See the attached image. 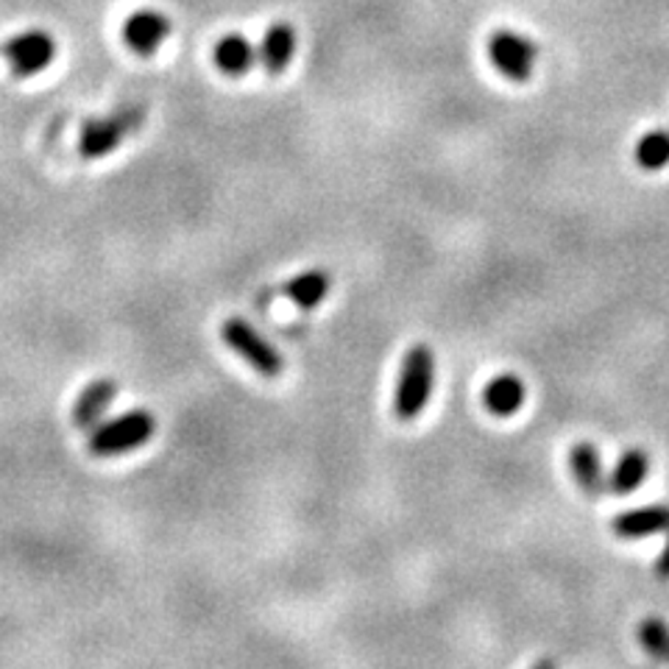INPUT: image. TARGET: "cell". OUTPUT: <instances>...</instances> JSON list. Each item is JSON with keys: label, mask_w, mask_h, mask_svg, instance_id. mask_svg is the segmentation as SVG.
Listing matches in <instances>:
<instances>
[{"label": "cell", "mask_w": 669, "mask_h": 669, "mask_svg": "<svg viewBox=\"0 0 669 669\" xmlns=\"http://www.w3.org/2000/svg\"><path fill=\"white\" fill-rule=\"evenodd\" d=\"M435 382V357L433 349L424 344L413 346L404 355L402 371H399L397 399H393V411L402 422H413L419 413L427 408L430 393H433Z\"/></svg>", "instance_id": "1"}, {"label": "cell", "mask_w": 669, "mask_h": 669, "mask_svg": "<svg viewBox=\"0 0 669 669\" xmlns=\"http://www.w3.org/2000/svg\"><path fill=\"white\" fill-rule=\"evenodd\" d=\"M669 531V508L667 505H650L636 508V511L620 513L614 519V533L620 538H645L653 533Z\"/></svg>", "instance_id": "11"}, {"label": "cell", "mask_w": 669, "mask_h": 669, "mask_svg": "<svg viewBox=\"0 0 669 669\" xmlns=\"http://www.w3.org/2000/svg\"><path fill=\"white\" fill-rule=\"evenodd\" d=\"M647 471H650V458H647L642 449H631V453L622 455L620 464H616L614 475H611L609 480V489L620 497L634 494L642 482H645Z\"/></svg>", "instance_id": "15"}, {"label": "cell", "mask_w": 669, "mask_h": 669, "mask_svg": "<svg viewBox=\"0 0 669 669\" xmlns=\"http://www.w3.org/2000/svg\"><path fill=\"white\" fill-rule=\"evenodd\" d=\"M636 163L645 170H661L669 165V132H650L636 145Z\"/></svg>", "instance_id": "16"}, {"label": "cell", "mask_w": 669, "mask_h": 669, "mask_svg": "<svg viewBox=\"0 0 669 669\" xmlns=\"http://www.w3.org/2000/svg\"><path fill=\"white\" fill-rule=\"evenodd\" d=\"M299 51V34L290 23L268 25L257 45V62H263L268 73H285Z\"/></svg>", "instance_id": "8"}, {"label": "cell", "mask_w": 669, "mask_h": 669, "mask_svg": "<svg viewBox=\"0 0 669 669\" xmlns=\"http://www.w3.org/2000/svg\"><path fill=\"white\" fill-rule=\"evenodd\" d=\"M154 433H157V422H154L152 413L132 411L112 419V422L107 424H98V427L92 430L87 449H90L92 455H98V458H112V455L140 449V446L154 438Z\"/></svg>", "instance_id": "3"}, {"label": "cell", "mask_w": 669, "mask_h": 669, "mask_svg": "<svg viewBox=\"0 0 669 669\" xmlns=\"http://www.w3.org/2000/svg\"><path fill=\"white\" fill-rule=\"evenodd\" d=\"M569 466H572V475L578 480L580 489L589 497H600L605 491V477H603V464H600L598 449L589 444V441H580L572 446V455H569Z\"/></svg>", "instance_id": "12"}, {"label": "cell", "mask_w": 669, "mask_h": 669, "mask_svg": "<svg viewBox=\"0 0 669 669\" xmlns=\"http://www.w3.org/2000/svg\"><path fill=\"white\" fill-rule=\"evenodd\" d=\"M489 56L502 76L513 81H527L533 73V59H536V45L513 31H497L489 40Z\"/></svg>", "instance_id": "6"}, {"label": "cell", "mask_w": 669, "mask_h": 669, "mask_svg": "<svg viewBox=\"0 0 669 669\" xmlns=\"http://www.w3.org/2000/svg\"><path fill=\"white\" fill-rule=\"evenodd\" d=\"M658 575H661V578H667L669 580V538H667V547H664V553H661V558H658Z\"/></svg>", "instance_id": "18"}, {"label": "cell", "mask_w": 669, "mask_h": 669, "mask_svg": "<svg viewBox=\"0 0 669 669\" xmlns=\"http://www.w3.org/2000/svg\"><path fill=\"white\" fill-rule=\"evenodd\" d=\"M330 285H332L330 274L321 271V268H313V271H304L299 274V277L290 279V282L282 288V293L288 296L296 308L310 310V308H319V304L324 302V296L330 293Z\"/></svg>", "instance_id": "14"}, {"label": "cell", "mask_w": 669, "mask_h": 669, "mask_svg": "<svg viewBox=\"0 0 669 669\" xmlns=\"http://www.w3.org/2000/svg\"><path fill=\"white\" fill-rule=\"evenodd\" d=\"M170 36V20L168 14L157 12V9H137L123 23V43L129 51L140 56H152L163 48V43Z\"/></svg>", "instance_id": "7"}, {"label": "cell", "mask_w": 669, "mask_h": 669, "mask_svg": "<svg viewBox=\"0 0 669 669\" xmlns=\"http://www.w3.org/2000/svg\"><path fill=\"white\" fill-rule=\"evenodd\" d=\"M639 642L656 661H669V627L650 616L639 625Z\"/></svg>", "instance_id": "17"}, {"label": "cell", "mask_w": 669, "mask_h": 669, "mask_svg": "<svg viewBox=\"0 0 669 669\" xmlns=\"http://www.w3.org/2000/svg\"><path fill=\"white\" fill-rule=\"evenodd\" d=\"M118 397V382L101 377V380L90 382L85 391L79 393L76 404H73V424L79 430L96 427V422L101 419V413L107 411L109 404L115 402Z\"/></svg>", "instance_id": "10"}, {"label": "cell", "mask_w": 669, "mask_h": 669, "mask_svg": "<svg viewBox=\"0 0 669 669\" xmlns=\"http://www.w3.org/2000/svg\"><path fill=\"white\" fill-rule=\"evenodd\" d=\"M482 402H486V408H489L494 416H513V413L522 408V402H525V386L519 382V377L500 375L497 380H491L489 386H486Z\"/></svg>", "instance_id": "13"}, {"label": "cell", "mask_w": 669, "mask_h": 669, "mask_svg": "<svg viewBox=\"0 0 669 669\" xmlns=\"http://www.w3.org/2000/svg\"><path fill=\"white\" fill-rule=\"evenodd\" d=\"M3 56L14 76L31 79L48 70L51 62L56 59V40L43 29H25L3 45Z\"/></svg>", "instance_id": "5"}, {"label": "cell", "mask_w": 669, "mask_h": 669, "mask_svg": "<svg viewBox=\"0 0 669 669\" xmlns=\"http://www.w3.org/2000/svg\"><path fill=\"white\" fill-rule=\"evenodd\" d=\"M533 669H555V664L549 661V658H544V661H538L536 667H533Z\"/></svg>", "instance_id": "19"}, {"label": "cell", "mask_w": 669, "mask_h": 669, "mask_svg": "<svg viewBox=\"0 0 669 669\" xmlns=\"http://www.w3.org/2000/svg\"><path fill=\"white\" fill-rule=\"evenodd\" d=\"M145 121V112L134 103L126 107H118L107 115L90 118V121L81 126L79 134V152L85 159H101L107 154L118 152L123 145V140L132 137Z\"/></svg>", "instance_id": "2"}, {"label": "cell", "mask_w": 669, "mask_h": 669, "mask_svg": "<svg viewBox=\"0 0 669 669\" xmlns=\"http://www.w3.org/2000/svg\"><path fill=\"white\" fill-rule=\"evenodd\" d=\"M221 338L237 357H243L263 377H279L285 371L282 355L246 319L232 315V319L223 321Z\"/></svg>", "instance_id": "4"}, {"label": "cell", "mask_w": 669, "mask_h": 669, "mask_svg": "<svg viewBox=\"0 0 669 669\" xmlns=\"http://www.w3.org/2000/svg\"><path fill=\"white\" fill-rule=\"evenodd\" d=\"M212 59H215V67L223 76L237 79V76H246L257 62V45L243 34H226L215 43Z\"/></svg>", "instance_id": "9"}]
</instances>
